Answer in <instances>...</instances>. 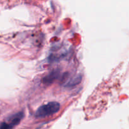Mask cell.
I'll return each instance as SVG.
<instances>
[{"label":"cell","instance_id":"obj_1","mask_svg":"<svg viewBox=\"0 0 129 129\" xmlns=\"http://www.w3.org/2000/svg\"><path fill=\"white\" fill-rule=\"evenodd\" d=\"M60 105L59 103L55 102H49L47 104L41 106L35 112V117L37 118H44L55 114L59 112Z\"/></svg>","mask_w":129,"mask_h":129},{"label":"cell","instance_id":"obj_2","mask_svg":"<svg viewBox=\"0 0 129 129\" xmlns=\"http://www.w3.org/2000/svg\"><path fill=\"white\" fill-rule=\"evenodd\" d=\"M23 117V113L21 112L13 115L7 119L8 123H2L0 125V128H13L15 125H17L18 124H19V123L21 122Z\"/></svg>","mask_w":129,"mask_h":129},{"label":"cell","instance_id":"obj_3","mask_svg":"<svg viewBox=\"0 0 129 129\" xmlns=\"http://www.w3.org/2000/svg\"><path fill=\"white\" fill-rule=\"evenodd\" d=\"M58 75V72L54 71L53 73H50L49 75L47 76L45 78H44V81L45 83H51L57 78V76Z\"/></svg>","mask_w":129,"mask_h":129},{"label":"cell","instance_id":"obj_4","mask_svg":"<svg viewBox=\"0 0 129 129\" xmlns=\"http://www.w3.org/2000/svg\"><path fill=\"white\" fill-rule=\"evenodd\" d=\"M81 78H79V76H78L77 78H76L74 79H73L70 83H69V86H74L75 84H77L78 83H80L81 81Z\"/></svg>","mask_w":129,"mask_h":129}]
</instances>
